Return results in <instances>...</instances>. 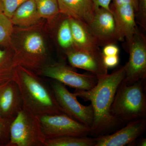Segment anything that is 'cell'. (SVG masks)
<instances>
[{"mask_svg":"<svg viewBox=\"0 0 146 146\" xmlns=\"http://www.w3.org/2000/svg\"><path fill=\"white\" fill-rule=\"evenodd\" d=\"M126 68L125 64L98 79L96 86L90 90L76 89L74 92L77 97L91 102L94 120L89 135L96 137L109 134L121 123L111 114L110 109L117 89L125 77Z\"/></svg>","mask_w":146,"mask_h":146,"instance_id":"obj_1","label":"cell"},{"mask_svg":"<svg viewBox=\"0 0 146 146\" xmlns=\"http://www.w3.org/2000/svg\"><path fill=\"white\" fill-rule=\"evenodd\" d=\"M13 80L21 92L23 109L36 116L65 114L58 104L51 86L35 73L17 65Z\"/></svg>","mask_w":146,"mask_h":146,"instance_id":"obj_2","label":"cell"},{"mask_svg":"<svg viewBox=\"0 0 146 146\" xmlns=\"http://www.w3.org/2000/svg\"><path fill=\"white\" fill-rule=\"evenodd\" d=\"M110 112L120 122L145 118L146 79L130 84L123 80L116 91Z\"/></svg>","mask_w":146,"mask_h":146,"instance_id":"obj_3","label":"cell"},{"mask_svg":"<svg viewBox=\"0 0 146 146\" xmlns=\"http://www.w3.org/2000/svg\"><path fill=\"white\" fill-rule=\"evenodd\" d=\"M46 140L39 117L23 109L11 123L5 146H46Z\"/></svg>","mask_w":146,"mask_h":146,"instance_id":"obj_4","label":"cell"},{"mask_svg":"<svg viewBox=\"0 0 146 146\" xmlns=\"http://www.w3.org/2000/svg\"><path fill=\"white\" fill-rule=\"evenodd\" d=\"M46 139L64 136L84 137L90 135L91 128L65 114L38 116Z\"/></svg>","mask_w":146,"mask_h":146,"instance_id":"obj_5","label":"cell"},{"mask_svg":"<svg viewBox=\"0 0 146 146\" xmlns=\"http://www.w3.org/2000/svg\"><path fill=\"white\" fill-rule=\"evenodd\" d=\"M50 86L60 107L66 115L91 128L94 120V111L91 104L82 105L78 101L74 93H72L65 85L52 80Z\"/></svg>","mask_w":146,"mask_h":146,"instance_id":"obj_6","label":"cell"},{"mask_svg":"<svg viewBox=\"0 0 146 146\" xmlns=\"http://www.w3.org/2000/svg\"><path fill=\"white\" fill-rule=\"evenodd\" d=\"M74 68L62 63L49 64L39 75L56 80L77 90L87 91L96 86L98 81L96 76L93 74H79Z\"/></svg>","mask_w":146,"mask_h":146,"instance_id":"obj_7","label":"cell"},{"mask_svg":"<svg viewBox=\"0 0 146 146\" xmlns=\"http://www.w3.org/2000/svg\"><path fill=\"white\" fill-rule=\"evenodd\" d=\"M129 57L126 63L125 77L123 81L132 84L146 78V39L138 31L128 44Z\"/></svg>","mask_w":146,"mask_h":146,"instance_id":"obj_8","label":"cell"},{"mask_svg":"<svg viewBox=\"0 0 146 146\" xmlns=\"http://www.w3.org/2000/svg\"><path fill=\"white\" fill-rule=\"evenodd\" d=\"M87 25L99 46L119 41L115 17L111 9L98 7L94 18Z\"/></svg>","mask_w":146,"mask_h":146,"instance_id":"obj_9","label":"cell"},{"mask_svg":"<svg viewBox=\"0 0 146 146\" xmlns=\"http://www.w3.org/2000/svg\"><path fill=\"white\" fill-rule=\"evenodd\" d=\"M65 54L72 67L90 72L98 79L107 75L108 69L103 61V55L100 50L90 51L72 48Z\"/></svg>","mask_w":146,"mask_h":146,"instance_id":"obj_10","label":"cell"},{"mask_svg":"<svg viewBox=\"0 0 146 146\" xmlns=\"http://www.w3.org/2000/svg\"><path fill=\"white\" fill-rule=\"evenodd\" d=\"M146 129L145 118L133 120L112 134L94 137L95 146L132 145L138 138L145 133Z\"/></svg>","mask_w":146,"mask_h":146,"instance_id":"obj_11","label":"cell"},{"mask_svg":"<svg viewBox=\"0 0 146 146\" xmlns=\"http://www.w3.org/2000/svg\"><path fill=\"white\" fill-rule=\"evenodd\" d=\"M23 109L21 92L12 80L0 84V119L12 122Z\"/></svg>","mask_w":146,"mask_h":146,"instance_id":"obj_12","label":"cell"},{"mask_svg":"<svg viewBox=\"0 0 146 146\" xmlns=\"http://www.w3.org/2000/svg\"><path fill=\"white\" fill-rule=\"evenodd\" d=\"M110 9L115 17L119 41L125 39L128 44L138 30L135 21V7L127 4Z\"/></svg>","mask_w":146,"mask_h":146,"instance_id":"obj_13","label":"cell"},{"mask_svg":"<svg viewBox=\"0 0 146 146\" xmlns=\"http://www.w3.org/2000/svg\"><path fill=\"white\" fill-rule=\"evenodd\" d=\"M59 13L88 25L98 7L93 0H57Z\"/></svg>","mask_w":146,"mask_h":146,"instance_id":"obj_14","label":"cell"},{"mask_svg":"<svg viewBox=\"0 0 146 146\" xmlns=\"http://www.w3.org/2000/svg\"><path fill=\"white\" fill-rule=\"evenodd\" d=\"M69 18L75 48L86 50H100L87 25L78 20Z\"/></svg>","mask_w":146,"mask_h":146,"instance_id":"obj_15","label":"cell"},{"mask_svg":"<svg viewBox=\"0 0 146 146\" xmlns=\"http://www.w3.org/2000/svg\"><path fill=\"white\" fill-rule=\"evenodd\" d=\"M41 18L34 0H28L16 9L11 20L13 25L27 27L36 23Z\"/></svg>","mask_w":146,"mask_h":146,"instance_id":"obj_16","label":"cell"},{"mask_svg":"<svg viewBox=\"0 0 146 146\" xmlns=\"http://www.w3.org/2000/svg\"><path fill=\"white\" fill-rule=\"evenodd\" d=\"M15 52L0 48V84L12 80L17 65L14 60Z\"/></svg>","mask_w":146,"mask_h":146,"instance_id":"obj_17","label":"cell"},{"mask_svg":"<svg viewBox=\"0 0 146 146\" xmlns=\"http://www.w3.org/2000/svg\"><path fill=\"white\" fill-rule=\"evenodd\" d=\"M95 138L64 136L46 140V146H95Z\"/></svg>","mask_w":146,"mask_h":146,"instance_id":"obj_18","label":"cell"},{"mask_svg":"<svg viewBox=\"0 0 146 146\" xmlns=\"http://www.w3.org/2000/svg\"><path fill=\"white\" fill-rule=\"evenodd\" d=\"M57 39L58 44L65 50V52L74 47L69 18L64 19L58 31Z\"/></svg>","mask_w":146,"mask_h":146,"instance_id":"obj_19","label":"cell"},{"mask_svg":"<svg viewBox=\"0 0 146 146\" xmlns=\"http://www.w3.org/2000/svg\"><path fill=\"white\" fill-rule=\"evenodd\" d=\"M34 1L41 18H53L60 13L57 0Z\"/></svg>","mask_w":146,"mask_h":146,"instance_id":"obj_20","label":"cell"},{"mask_svg":"<svg viewBox=\"0 0 146 146\" xmlns=\"http://www.w3.org/2000/svg\"><path fill=\"white\" fill-rule=\"evenodd\" d=\"M13 24L10 18L0 13V45L7 44L13 31Z\"/></svg>","mask_w":146,"mask_h":146,"instance_id":"obj_21","label":"cell"},{"mask_svg":"<svg viewBox=\"0 0 146 146\" xmlns=\"http://www.w3.org/2000/svg\"><path fill=\"white\" fill-rule=\"evenodd\" d=\"M27 1L28 0H1L3 8V13L11 19L16 9Z\"/></svg>","mask_w":146,"mask_h":146,"instance_id":"obj_22","label":"cell"},{"mask_svg":"<svg viewBox=\"0 0 146 146\" xmlns=\"http://www.w3.org/2000/svg\"><path fill=\"white\" fill-rule=\"evenodd\" d=\"M11 122L0 119V142L6 146L9 141V128Z\"/></svg>","mask_w":146,"mask_h":146,"instance_id":"obj_23","label":"cell"},{"mask_svg":"<svg viewBox=\"0 0 146 146\" xmlns=\"http://www.w3.org/2000/svg\"><path fill=\"white\" fill-rule=\"evenodd\" d=\"M137 16L141 25L146 29V0H138Z\"/></svg>","mask_w":146,"mask_h":146,"instance_id":"obj_24","label":"cell"},{"mask_svg":"<svg viewBox=\"0 0 146 146\" xmlns=\"http://www.w3.org/2000/svg\"><path fill=\"white\" fill-rule=\"evenodd\" d=\"M103 61L108 69L115 68L119 64V56L103 55Z\"/></svg>","mask_w":146,"mask_h":146,"instance_id":"obj_25","label":"cell"},{"mask_svg":"<svg viewBox=\"0 0 146 146\" xmlns=\"http://www.w3.org/2000/svg\"><path fill=\"white\" fill-rule=\"evenodd\" d=\"M102 52L104 56L118 55L119 50L115 44H110L104 46Z\"/></svg>","mask_w":146,"mask_h":146,"instance_id":"obj_26","label":"cell"},{"mask_svg":"<svg viewBox=\"0 0 146 146\" xmlns=\"http://www.w3.org/2000/svg\"><path fill=\"white\" fill-rule=\"evenodd\" d=\"M127 4L132 5L135 7L136 12L137 11L138 9V0H113L112 7H110V8H116Z\"/></svg>","mask_w":146,"mask_h":146,"instance_id":"obj_27","label":"cell"},{"mask_svg":"<svg viewBox=\"0 0 146 146\" xmlns=\"http://www.w3.org/2000/svg\"><path fill=\"white\" fill-rule=\"evenodd\" d=\"M97 6L110 10V4L112 0H93Z\"/></svg>","mask_w":146,"mask_h":146,"instance_id":"obj_28","label":"cell"},{"mask_svg":"<svg viewBox=\"0 0 146 146\" xmlns=\"http://www.w3.org/2000/svg\"><path fill=\"white\" fill-rule=\"evenodd\" d=\"M138 145L139 146H146V138H143V139H141V140L139 141V143H138Z\"/></svg>","mask_w":146,"mask_h":146,"instance_id":"obj_29","label":"cell"},{"mask_svg":"<svg viewBox=\"0 0 146 146\" xmlns=\"http://www.w3.org/2000/svg\"><path fill=\"white\" fill-rule=\"evenodd\" d=\"M3 5L2 2L1 0H0V13H3Z\"/></svg>","mask_w":146,"mask_h":146,"instance_id":"obj_30","label":"cell"},{"mask_svg":"<svg viewBox=\"0 0 146 146\" xmlns=\"http://www.w3.org/2000/svg\"><path fill=\"white\" fill-rule=\"evenodd\" d=\"M3 146L2 144H1V143L0 142V146Z\"/></svg>","mask_w":146,"mask_h":146,"instance_id":"obj_31","label":"cell"}]
</instances>
